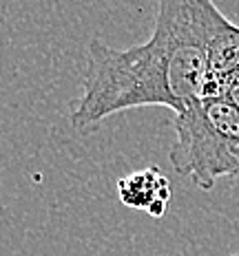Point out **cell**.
Segmentation results:
<instances>
[{"mask_svg": "<svg viewBox=\"0 0 239 256\" xmlns=\"http://www.w3.org/2000/svg\"><path fill=\"white\" fill-rule=\"evenodd\" d=\"M224 14L212 0H157L151 38L131 49L91 40L82 93L71 104V126L93 132L106 117L142 106L182 113L206 98L210 40Z\"/></svg>", "mask_w": 239, "mask_h": 256, "instance_id": "cell-1", "label": "cell"}, {"mask_svg": "<svg viewBox=\"0 0 239 256\" xmlns=\"http://www.w3.org/2000/svg\"><path fill=\"white\" fill-rule=\"evenodd\" d=\"M175 144L168 150L173 168L201 190L217 179H239V106L224 95L201 98L168 122Z\"/></svg>", "mask_w": 239, "mask_h": 256, "instance_id": "cell-2", "label": "cell"}, {"mask_svg": "<svg viewBox=\"0 0 239 256\" xmlns=\"http://www.w3.org/2000/svg\"><path fill=\"white\" fill-rule=\"evenodd\" d=\"M120 199L131 208H146L153 216H162L168 199V184L157 168L129 174L120 179Z\"/></svg>", "mask_w": 239, "mask_h": 256, "instance_id": "cell-3", "label": "cell"}, {"mask_svg": "<svg viewBox=\"0 0 239 256\" xmlns=\"http://www.w3.org/2000/svg\"><path fill=\"white\" fill-rule=\"evenodd\" d=\"M230 256H239V254H230Z\"/></svg>", "mask_w": 239, "mask_h": 256, "instance_id": "cell-4", "label": "cell"}]
</instances>
